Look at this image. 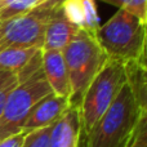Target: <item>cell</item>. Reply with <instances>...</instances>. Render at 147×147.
I'll return each mask as SVG.
<instances>
[{
  "instance_id": "cell-1",
  "label": "cell",
  "mask_w": 147,
  "mask_h": 147,
  "mask_svg": "<svg viewBox=\"0 0 147 147\" xmlns=\"http://www.w3.org/2000/svg\"><path fill=\"white\" fill-rule=\"evenodd\" d=\"M147 114L127 83L102 117L86 134L85 147H128L141 116Z\"/></svg>"
},
{
  "instance_id": "cell-2",
  "label": "cell",
  "mask_w": 147,
  "mask_h": 147,
  "mask_svg": "<svg viewBox=\"0 0 147 147\" xmlns=\"http://www.w3.org/2000/svg\"><path fill=\"white\" fill-rule=\"evenodd\" d=\"M18 74L20 84L9 96L0 115V141L23 130V124L32 107L53 93L41 67V51Z\"/></svg>"
},
{
  "instance_id": "cell-3",
  "label": "cell",
  "mask_w": 147,
  "mask_h": 147,
  "mask_svg": "<svg viewBox=\"0 0 147 147\" xmlns=\"http://www.w3.org/2000/svg\"><path fill=\"white\" fill-rule=\"evenodd\" d=\"M147 22L123 9L101 25L96 34L109 61L125 65L146 58Z\"/></svg>"
},
{
  "instance_id": "cell-4",
  "label": "cell",
  "mask_w": 147,
  "mask_h": 147,
  "mask_svg": "<svg viewBox=\"0 0 147 147\" xmlns=\"http://www.w3.org/2000/svg\"><path fill=\"white\" fill-rule=\"evenodd\" d=\"M70 80V103L79 107L84 92L90 81L107 62L96 36L85 30H79L63 51Z\"/></svg>"
},
{
  "instance_id": "cell-5",
  "label": "cell",
  "mask_w": 147,
  "mask_h": 147,
  "mask_svg": "<svg viewBox=\"0 0 147 147\" xmlns=\"http://www.w3.org/2000/svg\"><path fill=\"white\" fill-rule=\"evenodd\" d=\"M125 83L124 66L119 62L109 61L90 81L79 105L81 132L88 134L102 117Z\"/></svg>"
},
{
  "instance_id": "cell-6",
  "label": "cell",
  "mask_w": 147,
  "mask_h": 147,
  "mask_svg": "<svg viewBox=\"0 0 147 147\" xmlns=\"http://www.w3.org/2000/svg\"><path fill=\"white\" fill-rule=\"evenodd\" d=\"M63 0H47L27 13L0 23V49L7 47L43 48L44 34Z\"/></svg>"
},
{
  "instance_id": "cell-7",
  "label": "cell",
  "mask_w": 147,
  "mask_h": 147,
  "mask_svg": "<svg viewBox=\"0 0 147 147\" xmlns=\"http://www.w3.org/2000/svg\"><path fill=\"white\" fill-rule=\"evenodd\" d=\"M69 107H71L69 98L51 93L32 107L22 128L26 130H34L49 127L54 124Z\"/></svg>"
},
{
  "instance_id": "cell-8",
  "label": "cell",
  "mask_w": 147,
  "mask_h": 147,
  "mask_svg": "<svg viewBox=\"0 0 147 147\" xmlns=\"http://www.w3.org/2000/svg\"><path fill=\"white\" fill-rule=\"evenodd\" d=\"M41 67L52 92L57 96L70 99L69 71L65 62L63 52L41 49Z\"/></svg>"
},
{
  "instance_id": "cell-9",
  "label": "cell",
  "mask_w": 147,
  "mask_h": 147,
  "mask_svg": "<svg viewBox=\"0 0 147 147\" xmlns=\"http://www.w3.org/2000/svg\"><path fill=\"white\" fill-rule=\"evenodd\" d=\"M81 134V120L79 107L71 106L52 125L49 147L79 146Z\"/></svg>"
},
{
  "instance_id": "cell-10",
  "label": "cell",
  "mask_w": 147,
  "mask_h": 147,
  "mask_svg": "<svg viewBox=\"0 0 147 147\" xmlns=\"http://www.w3.org/2000/svg\"><path fill=\"white\" fill-rule=\"evenodd\" d=\"M78 31L79 28L66 20V17L62 13L61 7H59L47 26L41 49L43 51L63 52L65 48L74 39V36L78 34Z\"/></svg>"
},
{
  "instance_id": "cell-11",
  "label": "cell",
  "mask_w": 147,
  "mask_h": 147,
  "mask_svg": "<svg viewBox=\"0 0 147 147\" xmlns=\"http://www.w3.org/2000/svg\"><path fill=\"white\" fill-rule=\"evenodd\" d=\"M124 66L125 83L134 94L137 102L142 109L147 110V67L146 58L133 61Z\"/></svg>"
},
{
  "instance_id": "cell-12",
  "label": "cell",
  "mask_w": 147,
  "mask_h": 147,
  "mask_svg": "<svg viewBox=\"0 0 147 147\" xmlns=\"http://www.w3.org/2000/svg\"><path fill=\"white\" fill-rule=\"evenodd\" d=\"M40 51L41 48L39 47L21 45H13L0 49V70L20 72Z\"/></svg>"
},
{
  "instance_id": "cell-13",
  "label": "cell",
  "mask_w": 147,
  "mask_h": 147,
  "mask_svg": "<svg viewBox=\"0 0 147 147\" xmlns=\"http://www.w3.org/2000/svg\"><path fill=\"white\" fill-rule=\"evenodd\" d=\"M47 0H5L0 5V23L27 13Z\"/></svg>"
},
{
  "instance_id": "cell-14",
  "label": "cell",
  "mask_w": 147,
  "mask_h": 147,
  "mask_svg": "<svg viewBox=\"0 0 147 147\" xmlns=\"http://www.w3.org/2000/svg\"><path fill=\"white\" fill-rule=\"evenodd\" d=\"M61 9L70 23L76 26L79 30H84L85 20H84L83 0H63L61 4Z\"/></svg>"
},
{
  "instance_id": "cell-15",
  "label": "cell",
  "mask_w": 147,
  "mask_h": 147,
  "mask_svg": "<svg viewBox=\"0 0 147 147\" xmlns=\"http://www.w3.org/2000/svg\"><path fill=\"white\" fill-rule=\"evenodd\" d=\"M117 9H123L137 16L143 22H147V0H101Z\"/></svg>"
},
{
  "instance_id": "cell-16",
  "label": "cell",
  "mask_w": 147,
  "mask_h": 147,
  "mask_svg": "<svg viewBox=\"0 0 147 147\" xmlns=\"http://www.w3.org/2000/svg\"><path fill=\"white\" fill-rule=\"evenodd\" d=\"M18 84H20V78L17 72L0 70V115L3 114L9 96Z\"/></svg>"
},
{
  "instance_id": "cell-17",
  "label": "cell",
  "mask_w": 147,
  "mask_h": 147,
  "mask_svg": "<svg viewBox=\"0 0 147 147\" xmlns=\"http://www.w3.org/2000/svg\"><path fill=\"white\" fill-rule=\"evenodd\" d=\"M83 7H84V20H85L84 30L96 36L97 31H98L99 26H101V23H99L101 18L98 16L96 0H83Z\"/></svg>"
},
{
  "instance_id": "cell-18",
  "label": "cell",
  "mask_w": 147,
  "mask_h": 147,
  "mask_svg": "<svg viewBox=\"0 0 147 147\" xmlns=\"http://www.w3.org/2000/svg\"><path fill=\"white\" fill-rule=\"evenodd\" d=\"M53 125V124H52ZM52 125L30 130L23 141L22 147H49Z\"/></svg>"
},
{
  "instance_id": "cell-19",
  "label": "cell",
  "mask_w": 147,
  "mask_h": 147,
  "mask_svg": "<svg viewBox=\"0 0 147 147\" xmlns=\"http://www.w3.org/2000/svg\"><path fill=\"white\" fill-rule=\"evenodd\" d=\"M128 147H147V114L141 116Z\"/></svg>"
},
{
  "instance_id": "cell-20",
  "label": "cell",
  "mask_w": 147,
  "mask_h": 147,
  "mask_svg": "<svg viewBox=\"0 0 147 147\" xmlns=\"http://www.w3.org/2000/svg\"><path fill=\"white\" fill-rule=\"evenodd\" d=\"M28 132L30 130L23 129L21 132L9 136V137H5L4 140L0 141V147H22L23 141H25Z\"/></svg>"
},
{
  "instance_id": "cell-21",
  "label": "cell",
  "mask_w": 147,
  "mask_h": 147,
  "mask_svg": "<svg viewBox=\"0 0 147 147\" xmlns=\"http://www.w3.org/2000/svg\"><path fill=\"white\" fill-rule=\"evenodd\" d=\"M4 1H5V0H0V5H1L3 3H4Z\"/></svg>"
},
{
  "instance_id": "cell-22",
  "label": "cell",
  "mask_w": 147,
  "mask_h": 147,
  "mask_svg": "<svg viewBox=\"0 0 147 147\" xmlns=\"http://www.w3.org/2000/svg\"><path fill=\"white\" fill-rule=\"evenodd\" d=\"M75 147H79V146H75Z\"/></svg>"
}]
</instances>
